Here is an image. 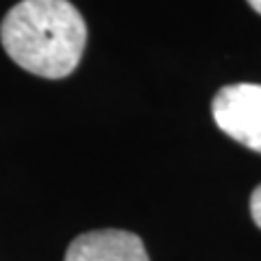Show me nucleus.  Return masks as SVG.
<instances>
[{
	"label": "nucleus",
	"instance_id": "obj_3",
	"mask_svg": "<svg viewBox=\"0 0 261 261\" xmlns=\"http://www.w3.org/2000/svg\"><path fill=\"white\" fill-rule=\"evenodd\" d=\"M63 261H150L144 242L135 233L100 228L79 235L65 250Z\"/></svg>",
	"mask_w": 261,
	"mask_h": 261
},
{
	"label": "nucleus",
	"instance_id": "obj_2",
	"mask_svg": "<svg viewBox=\"0 0 261 261\" xmlns=\"http://www.w3.org/2000/svg\"><path fill=\"white\" fill-rule=\"evenodd\" d=\"M220 130L246 148L261 152V85L235 83L226 85L211 102Z\"/></svg>",
	"mask_w": 261,
	"mask_h": 261
},
{
	"label": "nucleus",
	"instance_id": "obj_1",
	"mask_svg": "<svg viewBox=\"0 0 261 261\" xmlns=\"http://www.w3.org/2000/svg\"><path fill=\"white\" fill-rule=\"evenodd\" d=\"M0 39L22 70L42 79H63L83 57L87 27L70 0H22L5 15Z\"/></svg>",
	"mask_w": 261,
	"mask_h": 261
},
{
	"label": "nucleus",
	"instance_id": "obj_5",
	"mask_svg": "<svg viewBox=\"0 0 261 261\" xmlns=\"http://www.w3.org/2000/svg\"><path fill=\"white\" fill-rule=\"evenodd\" d=\"M246 3L252 7V9H255L259 15H261V0H246Z\"/></svg>",
	"mask_w": 261,
	"mask_h": 261
},
{
	"label": "nucleus",
	"instance_id": "obj_4",
	"mask_svg": "<svg viewBox=\"0 0 261 261\" xmlns=\"http://www.w3.org/2000/svg\"><path fill=\"white\" fill-rule=\"evenodd\" d=\"M250 216L255 220V224L261 228V185H257L250 196Z\"/></svg>",
	"mask_w": 261,
	"mask_h": 261
}]
</instances>
